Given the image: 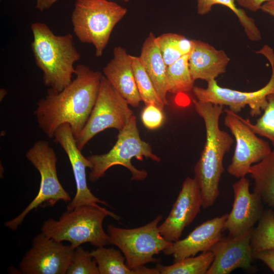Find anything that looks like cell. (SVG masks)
<instances>
[{"instance_id": "obj_1", "label": "cell", "mask_w": 274, "mask_h": 274, "mask_svg": "<svg viewBox=\"0 0 274 274\" xmlns=\"http://www.w3.org/2000/svg\"><path fill=\"white\" fill-rule=\"evenodd\" d=\"M75 79L63 90L49 88L34 111L40 128L49 138L67 123L76 139L85 125L98 94L102 75L84 64L76 67Z\"/></svg>"}, {"instance_id": "obj_2", "label": "cell", "mask_w": 274, "mask_h": 274, "mask_svg": "<svg viewBox=\"0 0 274 274\" xmlns=\"http://www.w3.org/2000/svg\"><path fill=\"white\" fill-rule=\"evenodd\" d=\"M196 113L203 119L206 141L200 158L194 167V178L200 189L202 207H211L219 195V185L224 168L223 159L234 142L232 138L219 127L223 106L192 100Z\"/></svg>"}, {"instance_id": "obj_3", "label": "cell", "mask_w": 274, "mask_h": 274, "mask_svg": "<svg viewBox=\"0 0 274 274\" xmlns=\"http://www.w3.org/2000/svg\"><path fill=\"white\" fill-rule=\"evenodd\" d=\"M30 28L31 48L36 65L43 73L44 84L60 91L72 82L76 72L74 63L81 58L73 36L70 33L56 35L40 22L32 23Z\"/></svg>"}, {"instance_id": "obj_4", "label": "cell", "mask_w": 274, "mask_h": 274, "mask_svg": "<svg viewBox=\"0 0 274 274\" xmlns=\"http://www.w3.org/2000/svg\"><path fill=\"white\" fill-rule=\"evenodd\" d=\"M107 216L120 217L106 208L84 204L64 212L58 220L50 218L41 227L42 233L56 241H68L75 249L87 243L100 247L109 244V237L102 226Z\"/></svg>"}, {"instance_id": "obj_5", "label": "cell", "mask_w": 274, "mask_h": 274, "mask_svg": "<svg viewBox=\"0 0 274 274\" xmlns=\"http://www.w3.org/2000/svg\"><path fill=\"white\" fill-rule=\"evenodd\" d=\"M127 12L108 0H76L71 16L74 33L81 43L92 44L95 56L100 57L114 27Z\"/></svg>"}, {"instance_id": "obj_6", "label": "cell", "mask_w": 274, "mask_h": 274, "mask_svg": "<svg viewBox=\"0 0 274 274\" xmlns=\"http://www.w3.org/2000/svg\"><path fill=\"white\" fill-rule=\"evenodd\" d=\"M144 157L156 162L160 161L153 153L150 145L141 139L136 117L133 115L125 126L119 131L117 140L108 152L87 157L92 164L89 180L94 183L103 177L110 167L119 165L130 171L132 180L142 181L147 177V173L136 168L131 160L135 158L142 160Z\"/></svg>"}, {"instance_id": "obj_7", "label": "cell", "mask_w": 274, "mask_h": 274, "mask_svg": "<svg viewBox=\"0 0 274 274\" xmlns=\"http://www.w3.org/2000/svg\"><path fill=\"white\" fill-rule=\"evenodd\" d=\"M162 219V216L159 215L147 224L131 229L111 224L108 226L109 244L120 249L129 268L132 269L150 262L159 261L154 256L172 244L165 240L159 231L158 224Z\"/></svg>"}, {"instance_id": "obj_8", "label": "cell", "mask_w": 274, "mask_h": 274, "mask_svg": "<svg viewBox=\"0 0 274 274\" xmlns=\"http://www.w3.org/2000/svg\"><path fill=\"white\" fill-rule=\"evenodd\" d=\"M25 156L40 174V188L37 195L19 215L5 223L6 227L13 231L18 228L31 210L43 204L53 206L58 201L67 202L72 200L58 180L56 154L48 142L37 141L27 151Z\"/></svg>"}, {"instance_id": "obj_9", "label": "cell", "mask_w": 274, "mask_h": 274, "mask_svg": "<svg viewBox=\"0 0 274 274\" xmlns=\"http://www.w3.org/2000/svg\"><path fill=\"white\" fill-rule=\"evenodd\" d=\"M264 55L271 67V75L268 83L261 88L251 92L241 91L219 86L216 80L208 83L207 88L194 86L192 92L199 101L215 105L226 106L237 113L246 106L250 108L252 117L260 115L267 105V96L274 92V52L268 45H264L256 52Z\"/></svg>"}, {"instance_id": "obj_10", "label": "cell", "mask_w": 274, "mask_h": 274, "mask_svg": "<svg viewBox=\"0 0 274 274\" xmlns=\"http://www.w3.org/2000/svg\"><path fill=\"white\" fill-rule=\"evenodd\" d=\"M133 115L126 100L102 76L97 97L89 117L76 139L82 150L95 135L108 128L122 130Z\"/></svg>"}, {"instance_id": "obj_11", "label": "cell", "mask_w": 274, "mask_h": 274, "mask_svg": "<svg viewBox=\"0 0 274 274\" xmlns=\"http://www.w3.org/2000/svg\"><path fill=\"white\" fill-rule=\"evenodd\" d=\"M224 124L235 140V147L230 164L227 168L231 176L241 178L249 174L254 163L267 157L272 150L268 142L258 138L248 124L246 119L229 109L224 110Z\"/></svg>"}, {"instance_id": "obj_12", "label": "cell", "mask_w": 274, "mask_h": 274, "mask_svg": "<svg viewBox=\"0 0 274 274\" xmlns=\"http://www.w3.org/2000/svg\"><path fill=\"white\" fill-rule=\"evenodd\" d=\"M71 245H64L43 233L33 238L31 248L19 264L25 274H65L75 250Z\"/></svg>"}, {"instance_id": "obj_13", "label": "cell", "mask_w": 274, "mask_h": 274, "mask_svg": "<svg viewBox=\"0 0 274 274\" xmlns=\"http://www.w3.org/2000/svg\"><path fill=\"white\" fill-rule=\"evenodd\" d=\"M202 204V195L196 179L186 178L168 216L158 226L161 235L172 243L180 239L185 228L200 212Z\"/></svg>"}, {"instance_id": "obj_14", "label": "cell", "mask_w": 274, "mask_h": 274, "mask_svg": "<svg viewBox=\"0 0 274 274\" xmlns=\"http://www.w3.org/2000/svg\"><path fill=\"white\" fill-rule=\"evenodd\" d=\"M53 139L54 142L59 144L66 153L76 183V192L74 197L67 205V210L71 211L76 207L84 204L100 203L109 207L107 202L96 197L88 187L86 168L88 167L90 169L92 164L77 147L76 139L69 124L65 123L60 126L55 131Z\"/></svg>"}, {"instance_id": "obj_15", "label": "cell", "mask_w": 274, "mask_h": 274, "mask_svg": "<svg viewBox=\"0 0 274 274\" xmlns=\"http://www.w3.org/2000/svg\"><path fill=\"white\" fill-rule=\"evenodd\" d=\"M253 228L237 236L222 237L213 246L210 251L214 258L206 274H228L237 268L251 269L255 259L250 245Z\"/></svg>"}, {"instance_id": "obj_16", "label": "cell", "mask_w": 274, "mask_h": 274, "mask_svg": "<svg viewBox=\"0 0 274 274\" xmlns=\"http://www.w3.org/2000/svg\"><path fill=\"white\" fill-rule=\"evenodd\" d=\"M250 182L244 177L232 184L234 199L224 228L231 236H237L254 228L264 211L263 202L256 193L249 190Z\"/></svg>"}, {"instance_id": "obj_17", "label": "cell", "mask_w": 274, "mask_h": 274, "mask_svg": "<svg viewBox=\"0 0 274 274\" xmlns=\"http://www.w3.org/2000/svg\"><path fill=\"white\" fill-rule=\"evenodd\" d=\"M228 214L208 220L196 227L185 238L179 239L163 251L172 255L174 262L210 251L222 237Z\"/></svg>"}, {"instance_id": "obj_18", "label": "cell", "mask_w": 274, "mask_h": 274, "mask_svg": "<svg viewBox=\"0 0 274 274\" xmlns=\"http://www.w3.org/2000/svg\"><path fill=\"white\" fill-rule=\"evenodd\" d=\"M113 57L103 68L104 76L128 105L138 107L141 101L130 55L120 46L113 49Z\"/></svg>"}, {"instance_id": "obj_19", "label": "cell", "mask_w": 274, "mask_h": 274, "mask_svg": "<svg viewBox=\"0 0 274 274\" xmlns=\"http://www.w3.org/2000/svg\"><path fill=\"white\" fill-rule=\"evenodd\" d=\"M192 41L188 65L194 81L200 79L208 82L226 72L230 58L223 50H217L200 40Z\"/></svg>"}, {"instance_id": "obj_20", "label": "cell", "mask_w": 274, "mask_h": 274, "mask_svg": "<svg viewBox=\"0 0 274 274\" xmlns=\"http://www.w3.org/2000/svg\"><path fill=\"white\" fill-rule=\"evenodd\" d=\"M155 37L153 32L149 33L143 44L139 57L159 97L166 106L168 105L166 81L167 66L155 43Z\"/></svg>"}, {"instance_id": "obj_21", "label": "cell", "mask_w": 274, "mask_h": 274, "mask_svg": "<svg viewBox=\"0 0 274 274\" xmlns=\"http://www.w3.org/2000/svg\"><path fill=\"white\" fill-rule=\"evenodd\" d=\"M249 174L254 181L253 192L264 204L274 208V147L269 155L251 166Z\"/></svg>"}, {"instance_id": "obj_22", "label": "cell", "mask_w": 274, "mask_h": 274, "mask_svg": "<svg viewBox=\"0 0 274 274\" xmlns=\"http://www.w3.org/2000/svg\"><path fill=\"white\" fill-rule=\"evenodd\" d=\"M155 43L168 66L186 55L193 47L192 40L175 33H165L155 37Z\"/></svg>"}, {"instance_id": "obj_23", "label": "cell", "mask_w": 274, "mask_h": 274, "mask_svg": "<svg viewBox=\"0 0 274 274\" xmlns=\"http://www.w3.org/2000/svg\"><path fill=\"white\" fill-rule=\"evenodd\" d=\"M188 55L181 57L167 66L166 81L167 92L174 94L187 93L194 87L188 65Z\"/></svg>"}, {"instance_id": "obj_24", "label": "cell", "mask_w": 274, "mask_h": 274, "mask_svg": "<svg viewBox=\"0 0 274 274\" xmlns=\"http://www.w3.org/2000/svg\"><path fill=\"white\" fill-rule=\"evenodd\" d=\"M217 4L228 8L236 15L249 40L252 41L261 40V33L254 20L248 16L244 10L237 7L235 0H197V14H207L211 11L213 6Z\"/></svg>"}, {"instance_id": "obj_25", "label": "cell", "mask_w": 274, "mask_h": 274, "mask_svg": "<svg viewBox=\"0 0 274 274\" xmlns=\"http://www.w3.org/2000/svg\"><path fill=\"white\" fill-rule=\"evenodd\" d=\"M214 255L211 251L202 252L197 256H191L166 266L157 264L160 274H206L211 266Z\"/></svg>"}, {"instance_id": "obj_26", "label": "cell", "mask_w": 274, "mask_h": 274, "mask_svg": "<svg viewBox=\"0 0 274 274\" xmlns=\"http://www.w3.org/2000/svg\"><path fill=\"white\" fill-rule=\"evenodd\" d=\"M90 254L96 262L99 274H134L127 266L121 251L103 246L92 250Z\"/></svg>"}, {"instance_id": "obj_27", "label": "cell", "mask_w": 274, "mask_h": 274, "mask_svg": "<svg viewBox=\"0 0 274 274\" xmlns=\"http://www.w3.org/2000/svg\"><path fill=\"white\" fill-rule=\"evenodd\" d=\"M254 255L262 251L274 249V212L271 208L264 210L253 228L250 242Z\"/></svg>"}, {"instance_id": "obj_28", "label": "cell", "mask_w": 274, "mask_h": 274, "mask_svg": "<svg viewBox=\"0 0 274 274\" xmlns=\"http://www.w3.org/2000/svg\"><path fill=\"white\" fill-rule=\"evenodd\" d=\"M135 82L141 99L145 105L154 104L163 110L165 106L143 67L139 57L130 55Z\"/></svg>"}, {"instance_id": "obj_29", "label": "cell", "mask_w": 274, "mask_h": 274, "mask_svg": "<svg viewBox=\"0 0 274 274\" xmlns=\"http://www.w3.org/2000/svg\"><path fill=\"white\" fill-rule=\"evenodd\" d=\"M247 123L256 134L268 139L274 147V92L267 96V105L262 115L255 124L246 119Z\"/></svg>"}, {"instance_id": "obj_30", "label": "cell", "mask_w": 274, "mask_h": 274, "mask_svg": "<svg viewBox=\"0 0 274 274\" xmlns=\"http://www.w3.org/2000/svg\"><path fill=\"white\" fill-rule=\"evenodd\" d=\"M66 273L99 274L96 262L90 252L85 250L80 246L74 250Z\"/></svg>"}, {"instance_id": "obj_31", "label": "cell", "mask_w": 274, "mask_h": 274, "mask_svg": "<svg viewBox=\"0 0 274 274\" xmlns=\"http://www.w3.org/2000/svg\"><path fill=\"white\" fill-rule=\"evenodd\" d=\"M141 117L144 126L151 130L159 128L165 119L163 110L154 104L145 105Z\"/></svg>"}, {"instance_id": "obj_32", "label": "cell", "mask_w": 274, "mask_h": 274, "mask_svg": "<svg viewBox=\"0 0 274 274\" xmlns=\"http://www.w3.org/2000/svg\"><path fill=\"white\" fill-rule=\"evenodd\" d=\"M254 257L262 261L274 273V249L261 251L254 255Z\"/></svg>"}, {"instance_id": "obj_33", "label": "cell", "mask_w": 274, "mask_h": 274, "mask_svg": "<svg viewBox=\"0 0 274 274\" xmlns=\"http://www.w3.org/2000/svg\"><path fill=\"white\" fill-rule=\"evenodd\" d=\"M240 6L252 12L260 10L262 5L273 0H235Z\"/></svg>"}, {"instance_id": "obj_34", "label": "cell", "mask_w": 274, "mask_h": 274, "mask_svg": "<svg viewBox=\"0 0 274 274\" xmlns=\"http://www.w3.org/2000/svg\"><path fill=\"white\" fill-rule=\"evenodd\" d=\"M58 0H37L36 9L40 12L50 9Z\"/></svg>"}, {"instance_id": "obj_35", "label": "cell", "mask_w": 274, "mask_h": 274, "mask_svg": "<svg viewBox=\"0 0 274 274\" xmlns=\"http://www.w3.org/2000/svg\"><path fill=\"white\" fill-rule=\"evenodd\" d=\"M260 10L274 17V0L263 4L261 7Z\"/></svg>"}, {"instance_id": "obj_36", "label": "cell", "mask_w": 274, "mask_h": 274, "mask_svg": "<svg viewBox=\"0 0 274 274\" xmlns=\"http://www.w3.org/2000/svg\"><path fill=\"white\" fill-rule=\"evenodd\" d=\"M6 90L4 89H1V99L3 98V97L6 95Z\"/></svg>"}, {"instance_id": "obj_37", "label": "cell", "mask_w": 274, "mask_h": 274, "mask_svg": "<svg viewBox=\"0 0 274 274\" xmlns=\"http://www.w3.org/2000/svg\"><path fill=\"white\" fill-rule=\"evenodd\" d=\"M121 1H124V2H129L130 0H121Z\"/></svg>"}]
</instances>
